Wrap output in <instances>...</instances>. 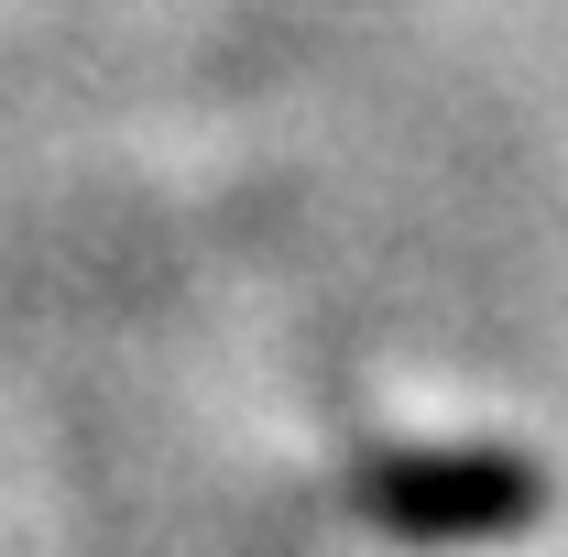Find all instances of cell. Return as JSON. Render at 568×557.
Wrapping results in <instances>:
<instances>
[]
</instances>
